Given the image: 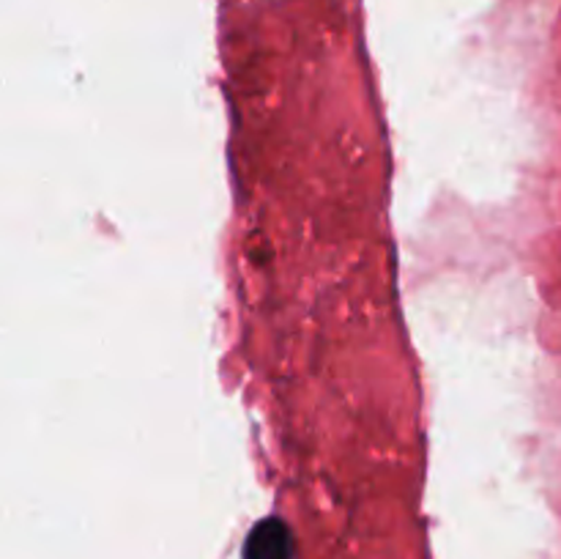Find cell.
Masks as SVG:
<instances>
[{
	"label": "cell",
	"instance_id": "6da1fadb",
	"mask_svg": "<svg viewBox=\"0 0 561 559\" xmlns=\"http://www.w3.org/2000/svg\"><path fill=\"white\" fill-rule=\"evenodd\" d=\"M241 559H294V532L283 518H263L247 535Z\"/></svg>",
	"mask_w": 561,
	"mask_h": 559
}]
</instances>
